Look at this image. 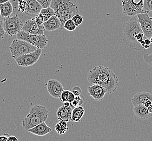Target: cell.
<instances>
[{"instance_id": "6da1fadb", "label": "cell", "mask_w": 152, "mask_h": 141, "mask_svg": "<svg viewBox=\"0 0 152 141\" xmlns=\"http://www.w3.org/2000/svg\"><path fill=\"white\" fill-rule=\"evenodd\" d=\"M87 80L91 84H99L106 90L107 94L115 92L119 79L111 69L102 65L96 66L88 72Z\"/></svg>"}, {"instance_id": "7a4b0ae2", "label": "cell", "mask_w": 152, "mask_h": 141, "mask_svg": "<svg viewBox=\"0 0 152 141\" xmlns=\"http://www.w3.org/2000/svg\"><path fill=\"white\" fill-rule=\"evenodd\" d=\"M124 34L123 41L129 48L140 51L143 47L137 40V34L143 32L137 18L133 16L128 21L123 23L122 28Z\"/></svg>"}, {"instance_id": "3957f363", "label": "cell", "mask_w": 152, "mask_h": 141, "mask_svg": "<svg viewBox=\"0 0 152 141\" xmlns=\"http://www.w3.org/2000/svg\"><path fill=\"white\" fill-rule=\"evenodd\" d=\"M48 118V110L45 106L41 105H35L30 109L29 114L22 121L23 128L27 130L40 123L46 122Z\"/></svg>"}, {"instance_id": "277c9868", "label": "cell", "mask_w": 152, "mask_h": 141, "mask_svg": "<svg viewBox=\"0 0 152 141\" xmlns=\"http://www.w3.org/2000/svg\"><path fill=\"white\" fill-rule=\"evenodd\" d=\"M37 49V47L27 41L18 38L13 40L9 47L12 57L14 59L28 53L33 52Z\"/></svg>"}, {"instance_id": "5b68a950", "label": "cell", "mask_w": 152, "mask_h": 141, "mask_svg": "<svg viewBox=\"0 0 152 141\" xmlns=\"http://www.w3.org/2000/svg\"><path fill=\"white\" fill-rule=\"evenodd\" d=\"M24 23L18 14H15L12 17L8 16L3 18V27L6 34L9 36H14L22 30Z\"/></svg>"}, {"instance_id": "8992f818", "label": "cell", "mask_w": 152, "mask_h": 141, "mask_svg": "<svg viewBox=\"0 0 152 141\" xmlns=\"http://www.w3.org/2000/svg\"><path fill=\"white\" fill-rule=\"evenodd\" d=\"M18 39L25 40L37 48L44 49L48 43V39L45 34H31L21 31L16 35Z\"/></svg>"}, {"instance_id": "52a82bcc", "label": "cell", "mask_w": 152, "mask_h": 141, "mask_svg": "<svg viewBox=\"0 0 152 141\" xmlns=\"http://www.w3.org/2000/svg\"><path fill=\"white\" fill-rule=\"evenodd\" d=\"M143 6L144 0H122V12L129 16L144 12Z\"/></svg>"}, {"instance_id": "ba28073f", "label": "cell", "mask_w": 152, "mask_h": 141, "mask_svg": "<svg viewBox=\"0 0 152 141\" xmlns=\"http://www.w3.org/2000/svg\"><path fill=\"white\" fill-rule=\"evenodd\" d=\"M50 7L55 12L64 11H76L79 12V7L76 0H52Z\"/></svg>"}, {"instance_id": "9c48e42d", "label": "cell", "mask_w": 152, "mask_h": 141, "mask_svg": "<svg viewBox=\"0 0 152 141\" xmlns=\"http://www.w3.org/2000/svg\"><path fill=\"white\" fill-rule=\"evenodd\" d=\"M42 49L37 48L33 52L22 55L15 59L17 64L22 67H29L39 60L42 53Z\"/></svg>"}, {"instance_id": "30bf717a", "label": "cell", "mask_w": 152, "mask_h": 141, "mask_svg": "<svg viewBox=\"0 0 152 141\" xmlns=\"http://www.w3.org/2000/svg\"><path fill=\"white\" fill-rule=\"evenodd\" d=\"M140 26L146 38L151 39L152 37V17L148 12H142L137 15Z\"/></svg>"}, {"instance_id": "8fae6325", "label": "cell", "mask_w": 152, "mask_h": 141, "mask_svg": "<svg viewBox=\"0 0 152 141\" xmlns=\"http://www.w3.org/2000/svg\"><path fill=\"white\" fill-rule=\"evenodd\" d=\"M22 31L29 34L42 35L44 34L45 28L43 25L37 24L33 18L25 21Z\"/></svg>"}, {"instance_id": "7c38bea8", "label": "cell", "mask_w": 152, "mask_h": 141, "mask_svg": "<svg viewBox=\"0 0 152 141\" xmlns=\"http://www.w3.org/2000/svg\"><path fill=\"white\" fill-rule=\"evenodd\" d=\"M47 90L53 97L59 98L62 92L64 90V86L58 80L51 79L46 84Z\"/></svg>"}, {"instance_id": "4fadbf2b", "label": "cell", "mask_w": 152, "mask_h": 141, "mask_svg": "<svg viewBox=\"0 0 152 141\" xmlns=\"http://www.w3.org/2000/svg\"><path fill=\"white\" fill-rule=\"evenodd\" d=\"M87 91L88 95L97 101H102L107 94L106 90L99 84H92L88 87Z\"/></svg>"}, {"instance_id": "5bb4252c", "label": "cell", "mask_w": 152, "mask_h": 141, "mask_svg": "<svg viewBox=\"0 0 152 141\" xmlns=\"http://www.w3.org/2000/svg\"><path fill=\"white\" fill-rule=\"evenodd\" d=\"M55 15L54 10L50 7H49L48 8H42L40 12L33 18L37 24L43 25L45 22L47 21L52 16Z\"/></svg>"}, {"instance_id": "9a60e30c", "label": "cell", "mask_w": 152, "mask_h": 141, "mask_svg": "<svg viewBox=\"0 0 152 141\" xmlns=\"http://www.w3.org/2000/svg\"><path fill=\"white\" fill-rule=\"evenodd\" d=\"M27 3V7L24 14L28 16H35L37 15L41 9L42 6L37 0H26Z\"/></svg>"}, {"instance_id": "2e32d148", "label": "cell", "mask_w": 152, "mask_h": 141, "mask_svg": "<svg viewBox=\"0 0 152 141\" xmlns=\"http://www.w3.org/2000/svg\"><path fill=\"white\" fill-rule=\"evenodd\" d=\"M26 131L31 132L34 135L39 136H44L51 132L52 129L47 125L45 122H43Z\"/></svg>"}, {"instance_id": "e0dca14e", "label": "cell", "mask_w": 152, "mask_h": 141, "mask_svg": "<svg viewBox=\"0 0 152 141\" xmlns=\"http://www.w3.org/2000/svg\"><path fill=\"white\" fill-rule=\"evenodd\" d=\"M151 100L152 101V94L148 92H141L134 95L131 101L133 106L144 104L146 101Z\"/></svg>"}, {"instance_id": "ac0fdd59", "label": "cell", "mask_w": 152, "mask_h": 141, "mask_svg": "<svg viewBox=\"0 0 152 141\" xmlns=\"http://www.w3.org/2000/svg\"><path fill=\"white\" fill-rule=\"evenodd\" d=\"M73 108L70 106L66 107L64 105L61 106L56 112V116L58 120H65L67 122L71 121Z\"/></svg>"}, {"instance_id": "d6986e66", "label": "cell", "mask_w": 152, "mask_h": 141, "mask_svg": "<svg viewBox=\"0 0 152 141\" xmlns=\"http://www.w3.org/2000/svg\"><path fill=\"white\" fill-rule=\"evenodd\" d=\"M133 112L136 117L140 120H147L152 117V114L149 112L148 107H146L143 104L134 106Z\"/></svg>"}, {"instance_id": "ffe728a7", "label": "cell", "mask_w": 152, "mask_h": 141, "mask_svg": "<svg viewBox=\"0 0 152 141\" xmlns=\"http://www.w3.org/2000/svg\"><path fill=\"white\" fill-rule=\"evenodd\" d=\"M43 25L45 30L49 32L55 31L61 28V21L55 15L52 16L47 21L45 22Z\"/></svg>"}, {"instance_id": "44dd1931", "label": "cell", "mask_w": 152, "mask_h": 141, "mask_svg": "<svg viewBox=\"0 0 152 141\" xmlns=\"http://www.w3.org/2000/svg\"><path fill=\"white\" fill-rule=\"evenodd\" d=\"M0 10L1 16L3 18L10 16V15H12V12H14L12 4L10 1L0 4Z\"/></svg>"}, {"instance_id": "7402d4cb", "label": "cell", "mask_w": 152, "mask_h": 141, "mask_svg": "<svg viewBox=\"0 0 152 141\" xmlns=\"http://www.w3.org/2000/svg\"><path fill=\"white\" fill-rule=\"evenodd\" d=\"M85 113V110L81 105L74 107L72 111L71 121L74 122H80Z\"/></svg>"}, {"instance_id": "603a6c76", "label": "cell", "mask_w": 152, "mask_h": 141, "mask_svg": "<svg viewBox=\"0 0 152 141\" xmlns=\"http://www.w3.org/2000/svg\"><path fill=\"white\" fill-rule=\"evenodd\" d=\"M55 130L59 135H64L68 130L67 122L65 120H59L55 126Z\"/></svg>"}, {"instance_id": "cb8c5ba5", "label": "cell", "mask_w": 152, "mask_h": 141, "mask_svg": "<svg viewBox=\"0 0 152 141\" xmlns=\"http://www.w3.org/2000/svg\"><path fill=\"white\" fill-rule=\"evenodd\" d=\"M75 97V96L72 91L64 90L62 92L59 99L62 103H64L65 101H69L71 103L74 100Z\"/></svg>"}, {"instance_id": "d4e9b609", "label": "cell", "mask_w": 152, "mask_h": 141, "mask_svg": "<svg viewBox=\"0 0 152 141\" xmlns=\"http://www.w3.org/2000/svg\"><path fill=\"white\" fill-rule=\"evenodd\" d=\"M143 58L144 61L152 68V43L149 48L143 49Z\"/></svg>"}, {"instance_id": "484cf974", "label": "cell", "mask_w": 152, "mask_h": 141, "mask_svg": "<svg viewBox=\"0 0 152 141\" xmlns=\"http://www.w3.org/2000/svg\"><path fill=\"white\" fill-rule=\"evenodd\" d=\"M76 28H77L76 25L72 18L68 20L67 21L64 23V29H65L67 31H70V32L75 31Z\"/></svg>"}, {"instance_id": "4316f807", "label": "cell", "mask_w": 152, "mask_h": 141, "mask_svg": "<svg viewBox=\"0 0 152 141\" xmlns=\"http://www.w3.org/2000/svg\"><path fill=\"white\" fill-rule=\"evenodd\" d=\"M27 7V3L26 0H18V12L24 13Z\"/></svg>"}, {"instance_id": "83f0119b", "label": "cell", "mask_w": 152, "mask_h": 141, "mask_svg": "<svg viewBox=\"0 0 152 141\" xmlns=\"http://www.w3.org/2000/svg\"><path fill=\"white\" fill-rule=\"evenodd\" d=\"M83 103V99L80 95L75 96L74 100L70 103V105L72 107H75L81 105Z\"/></svg>"}, {"instance_id": "f1b7e54d", "label": "cell", "mask_w": 152, "mask_h": 141, "mask_svg": "<svg viewBox=\"0 0 152 141\" xmlns=\"http://www.w3.org/2000/svg\"><path fill=\"white\" fill-rule=\"evenodd\" d=\"M144 12H149L152 11V0H144Z\"/></svg>"}, {"instance_id": "f546056e", "label": "cell", "mask_w": 152, "mask_h": 141, "mask_svg": "<svg viewBox=\"0 0 152 141\" xmlns=\"http://www.w3.org/2000/svg\"><path fill=\"white\" fill-rule=\"evenodd\" d=\"M73 20V21L74 22V23H75L77 27H78L80 25L82 24V22H83V18L81 15H80L79 14H76L73 16L72 18Z\"/></svg>"}, {"instance_id": "4dcf8cb0", "label": "cell", "mask_w": 152, "mask_h": 141, "mask_svg": "<svg viewBox=\"0 0 152 141\" xmlns=\"http://www.w3.org/2000/svg\"><path fill=\"white\" fill-rule=\"evenodd\" d=\"M6 34V32L3 27V20L0 18V41L3 40Z\"/></svg>"}, {"instance_id": "1f68e13d", "label": "cell", "mask_w": 152, "mask_h": 141, "mask_svg": "<svg viewBox=\"0 0 152 141\" xmlns=\"http://www.w3.org/2000/svg\"><path fill=\"white\" fill-rule=\"evenodd\" d=\"M37 1L41 4L43 8H46L50 7L52 2V0H37Z\"/></svg>"}, {"instance_id": "d6a6232c", "label": "cell", "mask_w": 152, "mask_h": 141, "mask_svg": "<svg viewBox=\"0 0 152 141\" xmlns=\"http://www.w3.org/2000/svg\"><path fill=\"white\" fill-rule=\"evenodd\" d=\"M72 92H73V94L75 95V96H79L81 95V89L79 87V86H75L74 87H73Z\"/></svg>"}, {"instance_id": "836d02e7", "label": "cell", "mask_w": 152, "mask_h": 141, "mask_svg": "<svg viewBox=\"0 0 152 141\" xmlns=\"http://www.w3.org/2000/svg\"><path fill=\"white\" fill-rule=\"evenodd\" d=\"M10 2L12 4L14 12H16L18 14V0H10Z\"/></svg>"}, {"instance_id": "e575fe53", "label": "cell", "mask_w": 152, "mask_h": 141, "mask_svg": "<svg viewBox=\"0 0 152 141\" xmlns=\"http://www.w3.org/2000/svg\"><path fill=\"white\" fill-rule=\"evenodd\" d=\"M9 137V135L8 134H5L4 135H2L0 136V141H7Z\"/></svg>"}, {"instance_id": "d590c367", "label": "cell", "mask_w": 152, "mask_h": 141, "mask_svg": "<svg viewBox=\"0 0 152 141\" xmlns=\"http://www.w3.org/2000/svg\"><path fill=\"white\" fill-rule=\"evenodd\" d=\"M18 141V139L15 136H9L8 138V140L7 141Z\"/></svg>"}, {"instance_id": "8d00e7d4", "label": "cell", "mask_w": 152, "mask_h": 141, "mask_svg": "<svg viewBox=\"0 0 152 141\" xmlns=\"http://www.w3.org/2000/svg\"><path fill=\"white\" fill-rule=\"evenodd\" d=\"M152 101H151V100H148V101H146L145 103H144V105L146 106L147 107H149V106L151 105H152Z\"/></svg>"}, {"instance_id": "74e56055", "label": "cell", "mask_w": 152, "mask_h": 141, "mask_svg": "<svg viewBox=\"0 0 152 141\" xmlns=\"http://www.w3.org/2000/svg\"><path fill=\"white\" fill-rule=\"evenodd\" d=\"M145 44L147 45H151V41L150 39L148 38H146V39H145Z\"/></svg>"}, {"instance_id": "f35d334b", "label": "cell", "mask_w": 152, "mask_h": 141, "mask_svg": "<svg viewBox=\"0 0 152 141\" xmlns=\"http://www.w3.org/2000/svg\"><path fill=\"white\" fill-rule=\"evenodd\" d=\"M64 106L66 107H69V106H71L70 102H69V101H65V102L64 103Z\"/></svg>"}, {"instance_id": "ab89813d", "label": "cell", "mask_w": 152, "mask_h": 141, "mask_svg": "<svg viewBox=\"0 0 152 141\" xmlns=\"http://www.w3.org/2000/svg\"><path fill=\"white\" fill-rule=\"evenodd\" d=\"M148 110L149 111V112L152 114V104L149 107H148Z\"/></svg>"}, {"instance_id": "60d3db41", "label": "cell", "mask_w": 152, "mask_h": 141, "mask_svg": "<svg viewBox=\"0 0 152 141\" xmlns=\"http://www.w3.org/2000/svg\"><path fill=\"white\" fill-rule=\"evenodd\" d=\"M8 1H10V0H0V4L5 3Z\"/></svg>"}, {"instance_id": "b9f144b4", "label": "cell", "mask_w": 152, "mask_h": 141, "mask_svg": "<svg viewBox=\"0 0 152 141\" xmlns=\"http://www.w3.org/2000/svg\"><path fill=\"white\" fill-rule=\"evenodd\" d=\"M0 15H1V10H0Z\"/></svg>"}, {"instance_id": "7bdbcfd3", "label": "cell", "mask_w": 152, "mask_h": 141, "mask_svg": "<svg viewBox=\"0 0 152 141\" xmlns=\"http://www.w3.org/2000/svg\"></svg>"}]
</instances>
